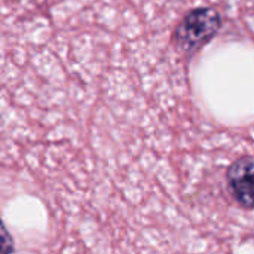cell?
Returning <instances> with one entry per match:
<instances>
[{"label":"cell","mask_w":254,"mask_h":254,"mask_svg":"<svg viewBox=\"0 0 254 254\" xmlns=\"http://www.w3.org/2000/svg\"><path fill=\"white\" fill-rule=\"evenodd\" d=\"M223 25L222 15L213 7H196L188 12L176 25L173 42L186 54H193L211 42Z\"/></svg>","instance_id":"6da1fadb"},{"label":"cell","mask_w":254,"mask_h":254,"mask_svg":"<svg viewBox=\"0 0 254 254\" xmlns=\"http://www.w3.org/2000/svg\"><path fill=\"white\" fill-rule=\"evenodd\" d=\"M226 186L241 208L254 210V156H241L229 165Z\"/></svg>","instance_id":"7a4b0ae2"},{"label":"cell","mask_w":254,"mask_h":254,"mask_svg":"<svg viewBox=\"0 0 254 254\" xmlns=\"http://www.w3.org/2000/svg\"><path fill=\"white\" fill-rule=\"evenodd\" d=\"M3 241H4V244H3V254H9L10 252H13V241L12 243L9 241V234H7L6 229H3Z\"/></svg>","instance_id":"3957f363"}]
</instances>
